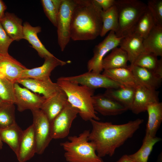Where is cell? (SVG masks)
I'll use <instances>...</instances> for the list:
<instances>
[{"label": "cell", "mask_w": 162, "mask_h": 162, "mask_svg": "<svg viewBox=\"0 0 162 162\" xmlns=\"http://www.w3.org/2000/svg\"><path fill=\"white\" fill-rule=\"evenodd\" d=\"M89 121L92 128L88 140L95 145L97 155L102 158L107 155L112 156L117 148L132 137L144 120L138 118L119 124L93 119Z\"/></svg>", "instance_id": "1"}, {"label": "cell", "mask_w": 162, "mask_h": 162, "mask_svg": "<svg viewBox=\"0 0 162 162\" xmlns=\"http://www.w3.org/2000/svg\"><path fill=\"white\" fill-rule=\"evenodd\" d=\"M70 28L74 41L93 40L100 35L102 9L94 0H75Z\"/></svg>", "instance_id": "2"}, {"label": "cell", "mask_w": 162, "mask_h": 162, "mask_svg": "<svg viewBox=\"0 0 162 162\" xmlns=\"http://www.w3.org/2000/svg\"><path fill=\"white\" fill-rule=\"evenodd\" d=\"M56 83L66 94L68 102L79 110L82 120L85 121L92 119L100 120L93 105L92 97L94 89L60 77L57 79Z\"/></svg>", "instance_id": "3"}, {"label": "cell", "mask_w": 162, "mask_h": 162, "mask_svg": "<svg viewBox=\"0 0 162 162\" xmlns=\"http://www.w3.org/2000/svg\"><path fill=\"white\" fill-rule=\"evenodd\" d=\"M89 130L78 136H69L68 140L60 143L68 162H104L97 155L94 144L88 140Z\"/></svg>", "instance_id": "4"}, {"label": "cell", "mask_w": 162, "mask_h": 162, "mask_svg": "<svg viewBox=\"0 0 162 162\" xmlns=\"http://www.w3.org/2000/svg\"><path fill=\"white\" fill-rule=\"evenodd\" d=\"M118 14V27L115 33L124 37L134 32L139 19L147 9L146 4L139 0H115Z\"/></svg>", "instance_id": "5"}, {"label": "cell", "mask_w": 162, "mask_h": 162, "mask_svg": "<svg viewBox=\"0 0 162 162\" xmlns=\"http://www.w3.org/2000/svg\"><path fill=\"white\" fill-rule=\"evenodd\" d=\"M75 0H62L58 13V42L61 51L64 50L70 39V28Z\"/></svg>", "instance_id": "6"}, {"label": "cell", "mask_w": 162, "mask_h": 162, "mask_svg": "<svg viewBox=\"0 0 162 162\" xmlns=\"http://www.w3.org/2000/svg\"><path fill=\"white\" fill-rule=\"evenodd\" d=\"M32 125L36 143V153L42 154L52 139L50 123L40 109L32 110Z\"/></svg>", "instance_id": "7"}, {"label": "cell", "mask_w": 162, "mask_h": 162, "mask_svg": "<svg viewBox=\"0 0 162 162\" xmlns=\"http://www.w3.org/2000/svg\"><path fill=\"white\" fill-rule=\"evenodd\" d=\"M123 38L118 37L115 32L110 31L104 40L95 46L93 56L87 62L88 71L100 73L103 70L102 62L106 55L113 49L119 46Z\"/></svg>", "instance_id": "8"}, {"label": "cell", "mask_w": 162, "mask_h": 162, "mask_svg": "<svg viewBox=\"0 0 162 162\" xmlns=\"http://www.w3.org/2000/svg\"><path fill=\"white\" fill-rule=\"evenodd\" d=\"M79 112L76 108L68 102L50 123L52 139H63L68 136L72 123Z\"/></svg>", "instance_id": "9"}, {"label": "cell", "mask_w": 162, "mask_h": 162, "mask_svg": "<svg viewBox=\"0 0 162 162\" xmlns=\"http://www.w3.org/2000/svg\"><path fill=\"white\" fill-rule=\"evenodd\" d=\"M62 79L75 82L80 85L94 89L116 88L123 86L103 74L88 71L79 75L62 76Z\"/></svg>", "instance_id": "10"}, {"label": "cell", "mask_w": 162, "mask_h": 162, "mask_svg": "<svg viewBox=\"0 0 162 162\" xmlns=\"http://www.w3.org/2000/svg\"><path fill=\"white\" fill-rule=\"evenodd\" d=\"M15 103L18 110L22 112L40 109L45 98L31 92L25 88L20 87L17 83L14 84Z\"/></svg>", "instance_id": "11"}, {"label": "cell", "mask_w": 162, "mask_h": 162, "mask_svg": "<svg viewBox=\"0 0 162 162\" xmlns=\"http://www.w3.org/2000/svg\"><path fill=\"white\" fill-rule=\"evenodd\" d=\"M34 93L42 94L46 99L53 96L62 90L57 83L53 82L50 78L38 80L30 78H22L16 82Z\"/></svg>", "instance_id": "12"}, {"label": "cell", "mask_w": 162, "mask_h": 162, "mask_svg": "<svg viewBox=\"0 0 162 162\" xmlns=\"http://www.w3.org/2000/svg\"><path fill=\"white\" fill-rule=\"evenodd\" d=\"M92 98L94 110L103 116L118 115L128 110L123 105L104 94L94 95Z\"/></svg>", "instance_id": "13"}, {"label": "cell", "mask_w": 162, "mask_h": 162, "mask_svg": "<svg viewBox=\"0 0 162 162\" xmlns=\"http://www.w3.org/2000/svg\"><path fill=\"white\" fill-rule=\"evenodd\" d=\"M159 101L158 93L140 85L135 87L134 100L130 110L138 114L146 111L149 105Z\"/></svg>", "instance_id": "14"}, {"label": "cell", "mask_w": 162, "mask_h": 162, "mask_svg": "<svg viewBox=\"0 0 162 162\" xmlns=\"http://www.w3.org/2000/svg\"><path fill=\"white\" fill-rule=\"evenodd\" d=\"M26 68L9 54L0 53V77L5 78L14 83H16Z\"/></svg>", "instance_id": "15"}, {"label": "cell", "mask_w": 162, "mask_h": 162, "mask_svg": "<svg viewBox=\"0 0 162 162\" xmlns=\"http://www.w3.org/2000/svg\"><path fill=\"white\" fill-rule=\"evenodd\" d=\"M44 58L43 64L38 67L31 69L27 68L23 72L21 78L43 80L50 78L52 71L56 67L63 66L71 61H63L54 57H47Z\"/></svg>", "instance_id": "16"}, {"label": "cell", "mask_w": 162, "mask_h": 162, "mask_svg": "<svg viewBox=\"0 0 162 162\" xmlns=\"http://www.w3.org/2000/svg\"><path fill=\"white\" fill-rule=\"evenodd\" d=\"M36 153V146L32 124L23 130L16 155L20 162H25Z\"/></svg>", "instance_id": "17"}, {"label": "cell", "mask_w": 162, "mask_h": 162, "mask_svg": "<svg viewBox=\"0 0 162 162\" xmlns=\"http://www.w3.org/2000/svg\"><path fill=\"white\" fill-rule=\"evenodd\" d=\"M68 102L66 94L62 90L52 97L46 99L40 109L51 123Z\"/></svg>", "instance_id": "18"}, {"label": "cell", "mask_w": 162, "mask_h": 162, "mask_svg": "<svg viewBox=\"0 0 162 162\" xmlns=\"http://www.w3.org/2000/svg\"><path fill=\"white\" fill-rule=\"evenodd\" d=\"M143 38L133 32L123 37L119 47L127 53L130 65H133L138 57L145 51L143 44Z\"/></svg>", "instance_id": "19"}, {"label": "cell", "mask_w": 162, "mask_h": 162, "mask_svg": "<svg viewBox=\"0 0 162 162\" xmlns=\"http://www.w3.org/2000/svg\"><path fill=\"white\" fill-rule=\"evenodd\" d=\"M130 65L137 84L154 90L160 86L162 79L153 72L134 65Z\"/></svg>", "instance_id": "20"}, {"label": "cell", "mask_w": 162, "mask_h": 162, "mask_svg": "<svg viewBox=\"0 0 162 162\" xmlns=\"http://www.w3.org/2000/svg\"><path fill=\"white\" fill-rule=\"evenodd\" d=\"M41 31V28L40 26L33 27L28 22H26L23 24L24 39L29 42L41 58H44L47 57H54L47 50L39 39L38 34Z\"/></svg>", "instance_id": "21"}, {"label": "cell", "mask_w": 162, "mask_h": 162, "mask_svg": "<svg viewBox=\"0 0 162 162\" xmlns=\"http://www.w3.org/2000/svg\"><path fill=\"white\" fill-rule=\"evenodd\" d=\"M0 22L8 35L14 41L24 39L22 20L14 14L5 13Z\"/></svg>", "instance_id": "22"}, {"label": "cell", "mask_w": 162, "mask_h": 162, "mask_svg": "<svg viewBox=\"0 0 162 162\" xmlns=\"http://www.w3.org/2000/svg\"><path fill=\"white\" fill-rule=\"evenodd\" d=\"M102 74L123 86L135 88L137 85L130 65L104 70Z\"/></svg>", "instance_id": "23"}, {"label": "cell", "mask_w": 162, "mask_h": 162, "mask_svg": "<svg viewBox=\"0 0 162 162\" xmlns=\"http://www.w3.org/2000/svg\"><path fill=\"white\" fill-rule=\"evenodd\" d=\"M146 111L148 118L146 134L155 137L162 121V103L158 101L149 105Z\"/></svg>", "instance_id": "24"}, {"label": "cell", "mask_w": 162, "mask_h": 162, "mask_svg": "<svg viewBox=\"0 0 162 162\" xmlns=\"http://www.w3.org/2000/svg\"><path fill=\"white\" fill-rule=\"evenodd\" d=\"M145 51L157 56H162V26L155 25L147 36L143 39Z\"/></svg>", "instance_id": "25"}, {"label": "cell", "mask_w": 162, "mask_h": 162, "mask_svg": "<svg viewBox=\"0 0 162 162\" xmlns=\"http://www.w3.org/2000/svg\"><path fill=\"white\" fill-rule=\"evenodd\" d=\"M135 88L122 86L116 88L106 89L104 93L130 110L132 105Z\"/></svg>", "instance_id": "26"}, {"label": "cell", "mask_w": 162, "mask_h": 162, "mask_svg": "<svg viewBox=\"0 0 162 162\" xmlns=\"http://www.w3.org/2000/svg\"><path fill=\"white\" fill-rule=\"evenodd\" d=\"M148 70L162 79V59H158L154 54L146 51L142 53L136 58L134 64Z\"/></svg>", "instance_id": "27"}, {"label": "cell", "mask_w": 162, "mask_h": 162, "mask_svg": "<svg viewBox=\"0 0 162 162\" xmlns=\"http://www.w3.org/2000/svg\"><path fill=\"white\" fill-rule=\"evenodd\" d=\"M129 61L125 51L120 47L113 49L110 53L105 56L102 62L104 70L127 67Z\"/></svg>", "instance_id": "28"}, {"label": "cell", "mask_w": 162, "mask_h": 162, "mask_svg": "<svg viewBox=\"0 0 162 162\" xmlns=\"http://www.w3.org/2000/svg\"><path fill=\"white\" fill-rule=\"evenodd\" d=\"M23 130L16 124L0 129V138L7 144L16 154L17 151Z\"/></svg>", "instance_id": "29"}, {"label": "cell", "mask_w": 162, "mask_h": 162, "mask_svg": "<svg viewBox=\"0 0 162 162\" xmlns=\"http://www.w3.org/2000/svg\"><path fill=\"white\" fill-rule=\"evenodd\" d=\"M159 137H152L146 134L140 148L135 153L128 155L134 162H148L154 145L161 140Z\"/></svg>", "instance_id": "30"}, {"label": "cell", "mask_w": 162, "mask_h": 162, "mask_svg": "<svg viewBox=\"0 0 162 162\" xmlns=\"http://www.w3.org/2000/svg\"><path fill=\"white\" fill-rule=\"evenodd\" d=\"M102 27L100 36L103 37L109 31L116 33L118 27V17L117 8L115 5L108 10L101 12Z\"/></svg>", "instance_id": "31"}, {"label": "cell", "mask_w": 162, "mask_h": 162, "mask_svg": "<svg viewBox=\"0 0 162 162\" xmlns=\"http://www.w3.org/2000/svg\"><path fill=\"white\" fill-rule=\"evenodd\" d=\"M155 25L154 20L147 8L137 23L134 32L144 39L147 36Z\"/></svg>", "instance_id": "32"}, {"label": "cell", "mask_w": 162, "mask_h": 162, "mask_svg": "<svg viewBox=\"0 0 162 162\" xmlns=\"http://www.w3.org/2000/svg\"><path fill=\"white\" fill-rule=\"evenodd\" d=\"M16 123L14 104L2 102L0 104V129Z\"/></svg>", "instance_id": "33"}, {"label": "cell", "mask_w": 162, "mask_h": 162, "mask_svg": "<svg viewBox=\"0 0 162 162\" xmlns=\"http://www.w3.org/2000/svg\"><path fill=\"white\" fill-rule=\"evenodd\" d=\"M62 0H41L46 16L53 25L56 27L58 13Z\"/></svg>", "instance_id": "34"}, {"label": "cell", "mask_w": 162, "mask_h": 162, "mask_svg": "<svg viewBox=\"0 0 162 162\" xmlns=\"http://www.w3.org/2000/svg\"><path fill=\"white\" fill-rule=\"evenodd\" d=\"M14 83L5 78L0 77V98L3 102L14 104Z\"/></svg>", "instance_id": "35"}, {"label": "cell", "mask_w": 162, "mask_h": 162, "mask_svg": "<svg viewBox=\"0 0 162 162\" xmlns=\"http://www.w3.org/2000/svg\"><path fill=\"white\" fill-rule=\"evenodd\" d=\"M146 4L155 25L162 26V0H149Z\"/></svg>", "instance_id": "36"}, {"label": "cell", "mask_w": 162, "mask_h": 162, "mask_svg": "<svg viewBox=\"0 0 162 162\" xmlns=\"http://www.w3.org/2000/svg\"><path fill=\"white\" fill-rule=\"evenodd\" d=\"M13 41L8 35L0 22V53L8 54L9 47Z\"/></svg>", "instance_id": "37"}, {"label": "cell", "mask_w": 162, "mask_h": 162, "mask_svg": "<svg viewBox=\"0 0 162 162\" xmlns=\"http://www.w3.org/2000/svg\"><path fill=\"white\" fill-rule=\"evenodd\" d=\"M102 10L105 11L114 6L115 0H94Z\"/></svg>", "instance_id": "38"}, {"label": "cell", "mask_w": 162, "mask_h": 162, "mask_svg": "<svg viewBox=\"0 0 162 162\" xmlns=\"http://www.w3.org/2000/svg\"><path fill=\"white\" fill-rule=\"evenodd\" d=\"M7 9V6L4 2L2 0H0V20L4 16L5 10Z\"/></svg>", "instance_id": "39"}, {"label": "cell", "mask_w": 162, "mask_h": 162, "mask_svg": "<svg viewBox=\"0 0 162 162\" xmlns=\"http://www.w3.org/2000/svg\"><path fill=\"white\" fill-rule=\"evenodd\" d=\"M116 162H134L127 154H124Z\"/></svg>", "instance_id": "40"}, {"label": "cell", "mask_w": 162, "mask_h": 162, "mask_svg": "<svg viewBox=\"0 0 162 162\" xmlns=\"http://www.w3.org/2000/svg\"><path fill=\"white\" fill-rule=\"evenodd\" d=\"M3 145V142L1 140L0 138V150L2 148Z\"/></svg>", "instance_id": "41"}, {"label": "cell", "mask_w": 162, "mask_h": 162, "mask_svg": "<svg viewBox=\"0 0 162 162\" xmlns=\"http://www.w3.org/2000/svg\"><path fill=\"white\" fill-rule=\"evenodd\" d=\"M2 100L0 98V104L2 102Z\"/></svg>", "instance_id": "42"}]
</instances>
